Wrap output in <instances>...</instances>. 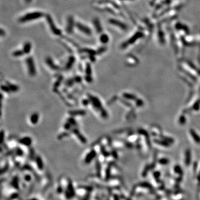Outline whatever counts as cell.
Wrapping results in <instances>:
<instances>
[{
  "mask_svg": "<svg viewBox=\"0 0 200 200\" xmlns=\"http://www.w3.org/2000/svg\"><path fill=\"white\" fill-rule=\"evenodd\" d=\"M46 20L47 23H48V24L50 26V29H51V30L53 32V33H54L55 35H57V36H59V35H61V31L59 29L56 28V25H55L52 19V17L50 15H47Z\"/></svg>",
  "mask_w": 200,
  "mask_h": 200,
  "instance_id": "obj_5",
  "label": "cell"
},
{
  "mask_svg": "<svg viewBox=\"0 0 200 200\" xmlns=\"http://www.w3.org/2000/svg\"><path fill=\"white\" fill-rule=\"evenodd\" d=\"M6 85L9 87V88H10L11 92H17L19 90V87L17 85L11 83L10 82H6Z\"/></svg>",
  "mask_w": 200,
  "mask_h": 200,
  "instance_id": "obj_19",
  "label": "cell"
},
{
  "mask_svg": "<svg viewBox=\"0 0 200 200\" xmlns=\"http://www.w3.org/2000/svg\"><path fill=\"white\" fill-rule=\"evenodd\" d=\"M88 97L89 98L90 102L93 106V107L94 108V109L100 111V112H101L103 110V108H102V103L100 99L98 98V97L90 94H88Z\"/></svg>",
  "mask_w": 200,
  "mask_h": 200,
  "instance_id": "obj_3",
  "label": "cell"
},
{
  "mask_svg": "<svg viewBox=\"0 0 200 200\" xmlns=\"http://www.w3.org/2000/svg\"><path fill=\"white\" fill-rule=\"evenodd\" d=\"M74 27V19L72 16L68 17L67 19V24L66 26V31L68 33H72L73 32V30Z\"/></svg>",
  "mask_w": 200,
  "mask_h": 200,
  "instance_id": "obj_9",
  "label": "cell"
},
{
  "mask_svg": "<svg viewBox=\"0 0 200 200\" xmlns=\"http://www.w3.org/2000/svg\"><path fill=\"white\" fill-rule=\"evenodd\" d=\"M31 43L29 42H27L25 43L24 47H23V51L25 53V54H28L31 52Z\"/></svg>",
  "mask_w": 200,
  "mask_h": 200,
  "instance_id": "obj_16",
  "label": "cell"
},
{
  "mask_svg": "<svg viewBox=\"0 0 200 200\" xmlns=\"http://www.w3.org/2000/svg\"><path fill=\"white\" fill-rule=\"evenodd\" d=\"M32 175L28 171L27 173H25L23 176V180L26 184H31L32 181Z\"/></svg>",
  "mask_w": 200,
  "mask_h": 200,
  "instance_id": "obj_12",
  "label": "cell"
},
{
  "mask_svg": "<svg viewBox=\"0 0 200 200\" xmlns=\"http://www.w3.org/2000/svg\"><path fill=\"white\" fill-rule=\"evenodd\" d=\"M94 24L95 26V28L96 31L98 33L101 32L102 31V28L101 27V23L98 19H94Z\"/></svg>",
  "mask_w": 200,
  "mask_h": 200,
  "instance_id": "obj_15",
  "label": "cell"
},
{
  "mask_svg": "<svg viewBox=\"0 0 200 200\" xmlns=\"http://www.w3.org/2000/svg\"><path fill=\"white\" fill-rule=\"evenodd\" d=\"M109 21H110V24H112V25L120 26V27H121V28H122V29H125L126 27V25H125V24H123V23H122L121 22H120V21L116 20L111 19Z\"/></svg>",
  "mask_w": 200,
  "mask_h": 200,
  "instance_id": "obj_17",
  "label": "cell"
},
{
  "mask_svg": "<svg viewBox=\"0 0 200 200\" xmlns=\"http://www.w3.org/2000/svg\"><path fill=\"white\" fill-rule=\"evenodd\" d=\"M72 131V132L74 133L75 135L77 136V138L78 139V140H80L82 143H83V144L86 143V142H87L86 139L85 138V137H84L83 136V135H82L80 132H79V131L78 130L77 128H76V129H74Z\"/></svg>",
  "mask_w": 200,
  "mask_h": 200,
  "instance_id": "obj_11",
  "label": "cell"
},
{
  "mask_svg": "<svg viewBox=\"0 0 200 200\" xmlns=\"http://www.w3.org/2000/svg\"><path fill=\"white\" fill-rule=\"evenodd\" d=\"M105 50H106V49H105V48H103V47H102V48H100V49H99L98 53H101L103 52V51H105Z\"/></svg>",
  "mask_w": 200,
  "mask_h": 200,
  "instance_id": "obj_26",
  "label": "cell"
},
{
  "mask_svg": "<svg viewBox=\"0 0 200 200\" xmlns=\"http://www.w3.org/2000/svg\"><path fill=\"white\" fill-rule=\"evenodd\" d=\"M24 53H25L24 52L23 50L22 51H21V50H16V51L13 52L12 53V55L15 57H20V56H23Z\"/></svg>",
  "mask_w": 200,
  "mask_h": 200,
  "instance_id": "obj_23",
  "label": "cell"
},
{
  "mask_svg": "<svg viewBox=\"0 0 200 200\" xmlns=\"http://www.w3.org/2000/svg\"><path fill=\"white\" fill-rule=\"evenodd\" d=\"M18 142L24 146L30 147V146H31L32 143V138L30 137L25 136L19 139L18 140Z\"/></svg>",
  "mask_w": 200,
  "mask_h": 200,
  "instance_id": "obj_8",
  "label": "cell"
},
{
  "mask_svg": "<svg viewBox=\"0 0 200 200\" xmlns=\"http://www.w3.org/2000/svg\"><path fill=\"white\" fill-rule=\"evenodd\" d=\"M76 27L80 31H81L82 32L85 33V34L87 35H91L92 34V31H91V29L83 24H81V23H77Z\"/></svg>",
  "mask_w": 200,
  "mask_h": 200,
  "instance_id": "obj_7",
  "label": "cell"
},
{
  "mask_svg": "<svg viewBox=\"0 0 200 200\" xmlns=\"http://www.w3.org/2000/svg\"><path fill=\"white\" fill-rule=\"evenodd\" d=\"M46 63L47 65H48V66H49L50 68H51L52 70H57L59 68V67L54 63V62L53 61L52 59L50 57H47V59H46Z\"/></svg>",
  "mask_w": 200,
  "mask_h": 200,
  "instance_id": "obj_13",
  "label": "cell"
},
{
  "mask_svg": "<svg viewBox=\"0 0 200 200\" xmlns=\"http://www.w3.org/2000/svg\"><path fill=\"white\" fill-rule=\"evenodd\" d=\"M70 115L72 116H75L77 115H85L86 114V111L84 110H76L71 111L69 112Z\"/></svg>",
  "mask_w": 200,
  "mask_h": 200,
  "instance_id": "obj_20",
  "label": "cell"
},
{
  "mask_svg": "<svg viewBox=\"0 0 200 200\" xmlns=\"http://www.w3.org/2000/svg\"><path fill=\"white\" fill-rule=\"evenodd\" d=\"M75 61V59L74 56H71L68 59L66 65V68L67 70H69L72 67L73 65L74 64V62Z\"/></svg>",
  "mask_w": 200,
  "mask_h": 200,
  "instance_id": "obj_18",
  "label": "cell"
},
{
  "mask_svg": "<svg viewBox=\"0 0 200 200\" xmlns=\"http://www.w3.org/2000/svg\"><path fill=\"white\" fill-rule=\"evenodd\" d=\"M86 76L88 77H91V74H92V70H91V65L90 63H87L86 67Z\"/></svg>",
  "mask_w": 200,
  "mask_h": 200,
  "instance_id": "obj_22",
  "label": "cell"
},
{
  "mask_svg": "<svg viewBox=\"0 0 200 200\" xmlns=\"http://www.w3.org/2000/svg\"><path fill=\"white\" fill-rule=\"evenodd\" d=\"M35 166H36V168L39 171H42L43 169L44 168V165H43V162L42 161V158L41 157H39L38 156L36 157L35 158Z\"/></svg>",
  "mask_w": 200,
  "mask_h": 200,
  "instance_id": "obj_10",
  "label": "cell"
},
{
  "mask_svg": "<svg viewBox=\"0 0 200 200\" xmlns=\"http://www.w3.org/2000/svg\"><path fill=\"white\" fill-rule=\"evenodd\" d=\"M92 190V187L82 186L76 188V195L82 200H89Z\"/></svg>",
  "mask_w": 200,
  "mask_h": 200,
  "instance_id": "obj_1",
  "label": "cell"
},
{
  "mask_svg": "<svg viewBox=\"0 0 200 200\" xmlns=\"http://www.w3.org/2000/svg\"><path fill=\"white\" fill-rule=\"evenodd\" d=\"M25 2L27 3V4H30V3L31 2L32 0H25Z\"/></svg>",
  "mask_w": 200,
  "mask_h": 200,
  "instance_id": "obj_27",
  "label": "cell"
},
{
  "mask_svg": "<svg viewBox=\"0 0 200 200\" xmlns=\"http://www.w3.org/2000/svg\"><path fill=\"white\" fill-rule=\"evenodd\" d=\"M39 120V114L38 113H33L30 117V121L32 125L37 124Z\"/></svg>",
  "mask_w": 200,
  "mask_h": 200,
  "instance_id": "obj_14",
  "label": "cell"
},
{
  "mask_svg": "<svg viewBox=\"0 0 200 200\" xmlns=\"http://www.w3.org/2000/svg\"><path fill=\"white\" fill-rule=\"evenodd\" d=\"M27 200H41V199L39 197H32Z\"/></svg>",
  "mask_w": 200,
  "mask_h": 200,
  "instance_id": "obj_25",
  "label": "cell"
},
{
  "mask_svg": "<svg viewBox=\"0 0 200 200\" xmlns=\"http://www.w3.org/2000/svg\"><path fill=\"white\" fill-rule=\"evenodd\" d=\"M1 90H2V91H4V93H10L11 92L10 88H9V87L7 86V85H1Z\"/></svg>",
  "mask_w": 200,
  "mask_h": 200,
  "instance_id": "obj_24",
  "label": "cell"
},
{
  "mask_svg": "<svg viewBox=\"0 0 200 200\" xmlns=\"http://www.w3.org/2000/svg\"><path fill=\"white\" fill-rule=\"evenodd\" d=\"M100 41L102 43H107L109 41V38L107 35L106 34H102L100 37Z\"/></svg>",
  "mask_w": 200,
  "mask_h": 200,
  "instance_id": "obj_21",
  "label": "cell"
},
{
  "mask_svg": "<svg viewBox=\"0 0 200 200\" xmlns=\"http://www.w3.org/2000/svg\"><path fill=\"white\" fill-rule=\"evenodd\" d=\"M97 154V152L94 149L88 151V153H86L85 157H84V162L86 164H88V163H91L95 158Z\"/></svg>",
  "mask_w": 200,
  "mask_h": 200,
  "instance_id": "obj_6",
  "label": "cell"
},
{
  "mask_svg": "<svg viewBox=\"0 0 200 200\" xmlns=\"http://www.w3.org/2000/svg\"><path fill=\"white\" fill-rule=\"evenodd\" d=\"M43 16V13L41 12H33L27 13V14L25 15L24 16L21 17L20 19H19V21L21 23H25L26 22H28V21H33L35 20L40 19Z\"/></svg>",
  "mask_w": 200,
  "mask_h": 200,
  "instance_id": "obj_2",
  "label": "cell"
},
{
  "mask_svg": "<svg viewBox=\"0 0 200 200\" xmlns=\"http://www.w3.org/2000/svg\"><path fill=\"white\" fill-rule=\"evenodd\" d=\"M26 63L28 67V74L31 76H34L36 74V70L35 68L34 61L32 57H28L26 59Z\"/></svg>",
  "mask_w": 200,
  "mask_h": 200,
  "instance_id": "obj_4",
  "label": "cell"
}]
</instances>
